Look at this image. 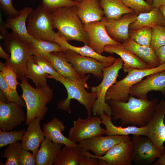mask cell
Segmentation results:
<instances>
[{
	"mask_svg": "<svg viewBox=\"0 0 165 165\" xmlns=\"http://www.w3.org/2000/svg\"><path fill=\"white\" fill-rule=\"evenodd\" d=\"M65 127L64 122L58 118L54 117L50 121L44 124L42 130L45 138L51 140L53 143L78 147L77 143L70 140L62 133Z\"/></svg>",
	"mask_w": 165,
	"mask_h": 165,
	"instance_id": "23",
	"label": "cell"
},
{
	"mask_svg": "<svg viewBox=\"0 0 165 165\" xmlns=\"http://www.w3.org/2000/svg\"><path fill=\"white\" fill-rule=\"evenodd\" d=\"M158 57L159 65L165 63V44L155 51Z\"/></svg>",
	"mask_w": 165,
	"mask_h": 165,
	"instance_id": "46",
	"label": "cell"
},
{
	"mask_svg": "<svg viewBox=\"0 0 165 165\" xmlns=\"http://www.w3.org/2000/svg\"><path fill=\"white\" fill-rule=\"evenodd\" d=\"M0 88L10 102L15 103L24 108H26L24 101L18 95L16 90L11 88L1 75Z\"/></svg>",
	"mask_w": 165,
	"mask_h": 165,
	"instance_id": "37",
	"label": "cell"
},
{
	"mask_svg": "<svg viewBox=\"0 0 165 165\" xmlns=\"http://www.w3.org/2000/svg\"><path fill=\"white\" fill-rule=\"evenodd\" d=\"M54 42L60 45L63 51L67 50H71L81 55L95 59L109 65L113 64L116 59L112 56H105L97 53L88 45H85L82 47L73 46L70 44L65 39L59 35L57 33H56Z\"/></svg>",
	"mask_w": 165,
	"mask_h": 165,
	"instance_id": "25",
	"label": "cell"
},
{
	"mask_svg": "<svg viewBox=\"0 0 165 165\" xmlns=\"http://www.w3.org/2000/svg\"><path fill=\"white\" fill-rule=\"evenodd\" d=\"M26 131L0 130V148L21 140Z\"/></svg>",
	"mask_w": 165,
	"mask_h": 165,
	"instance_id": "38",
	"label": "cell"
},
{
	"mask_svg": "<svg viewBox=\"0 0 165 165\" xmlns=\"http://www.w3.org/2000/svg\"><path fill=\"white\" fill-rule=\"evenodd\" d=\"M165 101L161 99L154 114L146 125L148 129L147 137L152 141L161 155L165 149L163 145L165 142Z\"/></svg>",
	"mask_w": 165,
	"mask_h": 165,
	"instance_id": "11",
	"label": "cell"
},
{
	"mask_svg": "<svg viewBox=\"0 0 165 165\" xmlns=\"http://www.w3.org/2000/svg\"><path fill=\"white\" fill-rule=\"evenodd\" d=\"M124 4L137 14L149 12L154 7L144 0H122Z\"/></svg>",
	"mask_w": 165,
	"mask_h": 165,
	"instance_id": "39",
	"label": "cell"
},
{
	"mask_svg": "<svg viewBox=\"0 0 165 165\" xmlns=\"http://www.w3.org/2000/svg\"><path fill=\"white\" fill-rule=\"evenodd\" d=\"M64 52L68 61L76 72L82 75L91 73L101 79L103 78V69L110 66L95 59L81 55L71 50H67Z\"/></svg>",
	"mask_w": 165,
	"mask_h": 165,
	"instance_id": "14",
	"label": "cell"
},
{
	"mask_svg": "<svg viewBox=\"0 0 165 165\" xmlns=\"http://www.w3.org/2000/svg\"><path fill=\"white\" fill-rule=\"evenodd\" d=\"M53 25L58 34L68 41H75L89 46V41L76 6L59 8L52 13Z\"/></svg>",
	"mask_w": 165,
	"mask_h": 165,
	"instance_id": "2",
	"label": "cell"
},
{
	"mask_svg": "<svg viewBox=\"0 0 165 165\" xmlns=\"http://www.w3.org/2000/svg\"><path fill=\"white\" fill-rule=\"evenodd\" d=\"M0 91V101L5 103L10 102L3 92L1 90Z\"/></svg>",
	"mask_w": 165,
	"mask_h": 165,
	"instance_id": "50",
	"label": "cell"
},
{
	"mask_svg": "<svg viewBox=\"0 0 165 165\" xmlns=\"http://www.w3.org/2000/svg\"><path fill=\"white\" fill-rule=\"evenodd\" d=\"M66 89L68 96L64 100L59 101L57 105L58 109L65 110L71 113V102L72 99L76 100L86 108L87 118L91 117L92 109L97 98L96 93L89 92L86 90L83 85L62 77L59 81Z\"/></svg>",
	"mask_w": 165,
	"mask_h": 165,
	"instance_id": "8",
	"label": "cell"
},
{
	"mask_svg": "<svg viewBox=\"0 0 165 165\" xmlns=\"http://www.w3.org/2000/svg\"><path fill=\"white\" fill-rule=\"evenodd\" d=\"M78 3L71 0H42L41 5L45 9L53 13L59 8L76 6Z\"/></svg>",
	"mask_w": 165,
	"mask_h": 165,
	"instance_id": "40",
	"label": "cell"
},
{
	"mask_svg": "<svg viewBox=\"0 0 165 165\" xmlns=\"http://www.w3.org/2000/svg\"><path fill=\"white\" fill-rule=\"evenodd\" d=\"M121 44L126 49L147 63L151 68L160 65L155 52L150 46L140 45L130 38Z\"/></svg>",
	"mask_w": 165,
	"mask_h": 165,
	"instance_id": "28",
	"label": "cell"
},
{
	"mask_svg": "<svg viewBox=\"0 0 165 165\" xmlns=\"http://www.w3.org/2000/svg\"><path fill=\"white\" fill-rule=\"evenodd\" d=\"M159 8L163 14L165 19V5L161 6L159 7Z\"/></svg>",
	"mask_w": 165,
	"mask_h": 165,
	"instance_id": "52",
	"label": "cell"
},
{
	"mask_svg": "<svg viewBox=\"0 0 165 165\" xmlns=\"http://www.w3.org/2000/svg\"><path fill=\"white\" fill-rule=\"evenodd\" d=\"M104 51L119 55L123 62V69L129 68L145 69L151 68L147 63L125 48L121 43L107 45L104 48Z\"/></svg>",
	"mask_w": 165,
	"mask_h": 165,
	"instance_id": "21",
	"label": "cell"
},
{
	"mask_svg": "<svg viewBox=\"0 0 165 165\" xmlns=\"http://www.w3.org/2000/svg\"><path fill=\"white\" fill-rule=\"evenodd\" d=\"M153 165H165V149L163 153L159 157L157 161Z\"/></svg>",
	"mask_w": 165,
	"mask_h": 165,
	"instance_id": "47",
	"label": "cell"
},
{
	"mask_svg": "<svg viewBox=\"0 0 165 165\" xmlns=\"http://www.w3.org/2000/svg\"><path fill=\"white\" fill-rule=\"evenodd\" d=\"M152 5L154 8L165 6V0H152Z\"/></svg>",
	"mask_w": 165,
	"mask_h": 165,
	"instance_id": "48",
	"label": "cell"
},
{
	"mask_svg": "<svg viewBox=\"0 0 165 165\" xmlns=\"http://www.w3.org/2000/svg\"><path fill=\"white\" fill-rule=\"evenodd\" d=\"M152 91L160 92L165 97V70L147 76L131 87L130 96L148 99V93Z\"/></svg>",
	"mask_w": 165,
	"mask_h": 165,
	"instance_id": "18",
	"label": "cell"
},
{
	"mask_svg": "<svg viewBox=\"0 0 165 165\" xmlns=\"http://www.w3.org/2000/svg\"><path fill=\"white\" fill-rule=\"evenodd\" d=\"M52 64L58 73L63 77L76 83L89 87L87 81L90 75L86 76L78 73L72 64L68 61L64 51H55L49 53L46 58Z\"/></svg>",
	"mask_w": 165,
	"mask_h": 165,
	"instance_id": "15",
	"label": "cell"
},
{
	"mask_svg": "<svg viewBox=\"0 0 165 165\" xmlns=\"http://www.w3.org/2000/svg\"><path fill=\"white\" fill-rule=\"evenodd\" d=\"M165 44V26L157 25L152 28L150 47L155 52Z\"/></svg>",
	"mask_w": 165,
	"mask_h": 165,
	"instance_id": "36",
	"label": "cell"
},
{
	"mask_svg": "<svg viewBox=\"0 0 165 165\" xmlns=\"http://www.w3.org/2000/svg\"><path fill=\"white\" fill-rule=\"evenodd\" d=\"M101 120L100 116H94L90 118H78L73 121L70 128L68 138L76 143L96 136L106 134V130L101 126Z\"/></svg>",
	"mask_w": 165,
	"mask_h": 165,
	"instance_id": "9",
	"label": "cell"
},
{
	"mask_svg": "<svg viewBox=\"0 0 165 165\" xmlns=\"http://www.w3.org/2000/svg\"><path fill=\"white\" fill-rule=\"evenodd\" d=\"M0 75L11 88L16 90L17 85L19 83L17 80V75L15 69L9 66L6 65L0 72Z\"/></svg>",
	"mask_w": 165,
	"mask_h": 165,
	"instance_id": "42",
	"label": "cell"
},
{
	"mask_svg": "<svg viewBox=\"0 0 165 165\" xmlns=\"http://www.w3.org/2000/svg\"><path fill=\"white\" fill-rule=\"evenodd\" d=\"M79 161V165H98V159L97 158L80 154Z\"/></svg>",
	"mask_w": 165,
	"mask_h": 165,
	"instance_id": "45",
	"label": "cell"
},
{
	"mask_svg": "<svg viewBox=\"0 0 165 165\" xmlns=\"http://www.w3.org/2000/svg\"><path fill=\"white\" fill-rule=\"evenodd\" d=\"M0 57L6 59V61L9 60L10 57V55L5 52L1 45L0 46Z\"/></svg>",
	"mask_w": 165,
	"mask_h": 165,
	"instance_id": "49",
	"label": "cell"
},
{
	"mask_svg": "<svg viewBox=\"0 0 165 165\" xmlns=\"http://www.w3.org/2000/svg\"><path fill=\"white\" fill-rule=\"evenodd\" d=\"M24 148L20 150L18 157V165H36V155Z\"/></svg>",
	"mask_w": 165,
	"mask_h": 165,
	"instance_id": "44",
	"label": "cell"
},
{
	"mask_svg": "<svg viewBox=\"0 0 165 165\" xmlns=\"http://www.w3.org/2000/svg\"><path fill=\"white\" fill-rule=\"evenodd\" d=\"M132 160L138 165H150L161 154L147 137L134 135Z\"/></svg>",
	"mask_w": 165,
	"mask_h": 165,
	"instance_id": "13",
	"label": "cell"
},
{
	"mask_svg": "<svg viewBox=\"0 0 165 165\" xmlns=\"http://www.w3.org/2000/svg\"><path fill=\"white\" fill-rule=\"evenodd\" d=\"M40 121L38 118L33 119L28 125L21 140L22 148L31 151L35 155L45 138L41 127Z\"/></svg>",
	"mask_w": 165,
	"mask_h": 165,
	"instance_id": "20",
	"label": "cell"
},
{
	"mask_svg": "<svg viewBox=\"0 0 165 165\" xmlns=\"http://www.w3.org/2000/svg\"><path fill=\"white\" fill-rule=\"evenodd\" d=\"M133 145L131 140L123 141L111 148L104 155L98 156L87 151L79 149L80 155L104 160L107 165H131Z\"/></svg>",
	"mask_w": 165,
	"mask_h": 165,
	"instance_id": "10",
	"label": "cell"
},
{
	"mask_svg": "<svg viewBox=\"0 0 165 165\" xmlns=\"http://www.w3.org/2000/svg\"><path fill=\"white\" fill-rule=\"evenodd\" d=\"M146 2L148 4L152 5V0H146Z\"/></svg>",
	"mask_w": 165,
	"mask_h": 165,
	"instance_id": "55",
	"label": "cell"
},
{
	"mask_svg": "<svg viewBox=\"0 0 165 165\" xmlns=\"http://www.w3.org/2000/svg\"><path fill=\"white\" fill-rule=\"evenodd\" d=\"M138 15L135 13L125 14L116 20L107 19L105 28L111 38L122 43L129 38L130 25L136 20Z\"/></svg>",
	"mask_w": 165,
	"mask_h": 165,
	"instance_id": "19",
	"label": "cell"
},
{
	"mask_svg": "<svg viewBox=\"0 0 165 165\" xmlns=\"http://www.w3.org/2000/svg\"><path fill=\"white\" fill-rule=\"evenodd\" d=\"M3 44L6 51L10 54L9 59L5 63L6 65L16 70L18 79L27 78V63L30 56L29 44L13 32L6 35Z\"/></svg>",
	"mask_w": 165,
	"mask_h": 165,
	"instance_id": "6",
	"label": "cell"
},
{
	"mask_svg": "<svg viewBox=\"0 0 165 165\" xmlns=\"http://www.w3.org/2000/svg\"><path fill=\"white\" fill-rule=\"evenodd\" d=\"M78 147L65 145L60 151L54 165H79Z\"/></svg>",
	"mask_w": 165,
	"mask_h": 165,
	"instance_id": "33",
	"label": "cell"
},
{
	"mask_svg": "<svg viewBox=\"0 0 165 165\" xmlns=\"http://www.w3.org/2000/svg\"><path fill=\"white\" fill-rule=\"evenodd\" d=\"M71 0L77 2L78 3H80L85 0Z\"/></svg>",
	"mask_w": 165,
	"mask_h": 165,
	"instance_id": "54",
	"label": "cell"
},
{
	"mask_svg": "<svg viewBox=\"0 0 165 165\" xmlns=\"http://www.w3.org/2000/svg\"><path fill=\"white\" fill-rule=\"evenodd\" d=\"M123 64L120 57L116 59L113 64L103 69L101 82L97 86L90 87L91 91L96 93L97 95L96 99L92 109L94 116H99L105 113L111 116L112 110L108 102H105V96L110 87L116 82L119 72L123 68Z\"/></svg>",
	"mask_w": 165,
	"mask_h": 165,
	"instance_id": "5",
	"label": "cell"
},
{
	"mask_svg": "<svg viewBox=\"0 0 165 165\" xmlns=\"http://www.w3.org/2000/svg\"><path fill=\"white\" fill-rule=\"evenodd\" d=\"M6 66V65L5 63H3L1 61L0 62V70L1 71Z\"/></svg>",
	"mask_w": 165,
	"mask_h": 165,
	"instance_id": "53",
	"label": "cell"
},
{
	"mask_svg": "<svg viewBox=\"0 0 165 165\" xmlns=\"http://www.w3.org/2000/svg\"><path fill=\"white\" fill-rule=\"evenodd\" d=\"M33 56L34 61L36 64L46 73L51 75L53 79L59 82L62 76L58 73L49 61L42 57Z\"/></svg>",
	"mask_w": 165,
	"mask_h": 165,
	"instance_id": "41",
	"label": "cell"
},
{
	"mask_svg": "<svg viewBox=\"0 0 165 165\" xmlns=\"http://www.w3.org/2000/svg\"><path fill=\"white\" fill-rule=\"evenodd\" d=\"M101 123L105 125L107 135H143L146 136L148 134V129L146 126L140 127L132 126L124 127L121 126L117 127L112 122V116L104 113L100 116Z\"/></svg>",
	"mask_w": 165,
	"mask_h": 165,
	"instance_id": "27",
	"label": "cell"
},
{
	"mask_svg": "<svg viewBox=\"0 0 165 165\" xmlns=\"http://www.w3.org/2000/svg\"><path fill=\"white\" fill-rule=\"evenodd\" d=\"M63 145L45 138L36 154V165H52Z\"/></svg>",
	"mask_w": 165,
	"mask_h": 165,
	"instance_id": "26",
	"label": "cell"
},
{
	"mask_svg": "<svg viewBox=\"0 0 165 165\" xmlns=\"http://www.w3.org/2000/svg\"><path fill=\"white\" fill-rule=\"evenodd\" d=\"M33 9L30 7H25L20 11V14L13 18L7 19L5 23L9 28L23 41L28 44L32 42L34 38L28 33L26 22L30 13Z\"/></svg>",
	"mask_w": 165,
	"mask_h": 165,
	"instance_id": "24",
	"label": "cell"
},
{
	"mask_svg": "<svg viewBox=\"0 0 165 165\" xmlns=\"http://www.w3.org/2000/svg\"><path fill=\"white\" fill-rule=\"evenodd\" d=\"M130 140L128 135H101L82 140L78 143L77 145L79 149L90 150L95 156H101L115 145L122 141Z\"/></svg>",
	"mask_w": 165,
	"mask_h": 165,
	"instance_id": "16",
	"label": "cell"
},
{
	"mask_svg": "<svg viewBox=\"0 0 165 165\" xmlns=\"http://www.w3.org/2000/svg\"><path fill=\"white\" fill-rule=\"evenodd\" d=\"M123 70L127 75L110 87L105 96L106 101L113 100L127 101L130 96V89L150 75L165 70V63L152 68L140 69L129 68H123Z\"/></svg>",
	"mask_w": 165,
	"mask_h": 165,
	"instance_id": "4",
	"label": "cell"
},
{
	"mask_svg": "<svg viewBox=\"0 0 165 165\" xmlns=\"http://www.w3.org/2000/svg\"><path fill=\"white\" fill-rule=\"evenodd\" d=\"M20 85L22 89V98L27 109L26 125H28L34 119L42 120L48 110L46 106L53 96V90L48 86L41 88H35L29 83L27 78L20 79Z\"/></svg>",
	"mask_w": 165,
	"mask_h": 165,
	"instance_id": "3",
	"label": "cell"
},
{
	"mask_svg": "<svg viewBox=\"0 0 165 165\" xmlns=\"http://www.w3.org/2000/svg\"><path fill=\"white\" fill-rule=\"evenodd\" d=\"M105 16L108 20H116L125 14L134 13L122 0H99Z\"/></svg>",
	"mask_w": 165,
	"mask_h": 165,
	"instance_id": "30",
	"label": "cell"
},
{
	"mask_svg": "<svg viewBox=\"0 0 165 165\" xmlns=\"http://www.w3.org/2000/svg\"><path fill=\"white\" fill-rule=\"evenodd\" d=\"M21 148L22 143L19 141L8 145L1 153V157L7 159L3 165H18V156Z\"/></svg>",
	"mask_w": 165,
	"mask_h": 165,
	"instance_id": "35",
	"label": "cell"
},
{
	"mask_svg": "<svg viewBox=\"0 0 165 165\" xmlns=\"http://www.w3.org/2000/svg\"><path fill=\"white\" fill-rule=\"evenodd\" d=\"M6 28H7L5 26V24L3 25H1L0 26V33L1 35L5 37L9 33L6 30Z\"/></svg>",
	"mask_w": 165,
	"mask_h": 165,
	"instance_id": "51",
	"label": "cell"
},
{
	"mask_svg": "<svg viewBox=\"0 0 165 165\" xmlns=\"http://www.w3.org/2000/svg\"><path fill=\"white\" fill-rule=\"evenodd\" d=\"M76 8L83 24L99 21L105 16L99 0H85L79 3Z\"/></svg>",
	"mask_w": 165,
	"mask_h": 165,
	"instance_id": "22",
	"label": "cell"
},
{
	"mask_svg": "<svg viewBox=\"0 0 165 165\" xmlns=\"http://www.w3.org/2000/svg\"><path fill=\"white\" fill-rule=\"evenodd\" d=\"M0 8L7 19L15 17L20 13L14 7L12 0H0Z\"/></svg>",
	"mask_w": 165,
	"mask_h": 165,
	"instance_id": "43",
	"label": "cell"
},
{
	"mask_svg": "<svg viewBox=\"0 0 165 165\" xmlns=\"http://www.w3.org/2000/svg\"><path fill=\"white\" fill-rule=\"evenodd\" d=\"M152 28L145 27L135 29H129V38L138 44L150 46L152 38Z\"/></svg>",
	"mask_w": 165,
	"mask_h": 165,
	"instance_id": "34",
	"label": "cell"
},
{
	"mask_svg": "<svg viewBox=\"0 0 165 165\" xmlns=\"http://www.w3.org/2000/svg\"><path fill=\"white\" fill-rule=\"evenodd\" d=\"M5 38V37H4V36L2 35H0V39H4Z\"/></svg>",
	"mask_w": 165,
	"mask_h": 165,
	"instance_id": "56",
	"label": "cell"
},
{
	"mask_svg": "<svg viewBox=\"0 0 165 165\" xmlns=\"http://www.w3.org/2000/svg\"><path fill=\"white\" fill-rule=\"evenodd\" d=\"M157 25L165 26V19L159 7H154L148 13L138 16L135 21L129 26V29H135L148 27L153 28Z\"/></svg>",
	"mask_w": 165,
	"mask_h": 165,
	"instance_id": "29",
	"label": "cell"
},
{
	"mask_svg": "<svg viewBox=\"0 0 165 165\" xmlns=\"http://www.w3.org/2000/svg\"><path fill=\"white\" fill-rule=\"evenodd\" d=\"M29 49L30 56H36L44 58L51 52L63 51L58 43L36 38H34L29 44Z\"/></svg>",
	"mask_w": 165,
	"mask_h": 165,
	"instance_id": "31",
	"label": "cell"
},
{
	"mask_svg": "<svg viewBox=\"0 0 165 165\" xmlns=\"http://www.w3.org/2000/svg\"><path fill=\"white\" fill-rule=\"evenodd\" d=\"M27 28L29 34L34 38L54 42L56 34L53 22L52 13L41 4L30 13Z\"/></svg>",
	"mask_w": 165,
	"mask_h": 165,
	"instance_id": "7",
	"label": "cell"
},
{
	"mask_svg": "<svg viewBox=\"0 0 165 165\" xmlns=\"http://www.w3.org/2000/svg\"><path fill=\"white\" fill-rule=\"evenodd\" d=\"M27 78L31 79L36 88H41L48 86L46 83L47 78H53L50 75L46 73L34 61L33 56L29 57L27 67Z\"/></svg>",
	"mask_w": 165,
	"mask_h": 165,
	"instance_id": "32",
	"label": "cell"
},
{
	"mask_svg": "<svg viewBox=\"0 0 165 165\" xmlns=\"http://www.w3.org/2000/svg\"><path fill=\"white\" fill-rule=\"evenodd\" d=\"M107 19L104 16L101 20L83 24L88 36L89 46L97 53L102 55L105 46L110 45H119L112 39L106 28Z\"/></svg>",
	"mask_w": 165,
	"mask_h": 165,
	"instance_id": "12",
	"label": "cell"
},
{
	"mask_svg": "<svg viewBox=\"0 0 165 165\" xmlns=\"http://www.w3.org/2000/svg\"><path fill=\"white\" fill-rule=\"evenodd\" d=\"M107 101L112 110V119H120L121 126L131 124L140 127L147 125L159 102L157 98L148 100L131 96L127 102L113 100Z\"/></svg>",
	"mask_w": 165,
	"mask_h": 165,
	"instance_id": "1",
	"label": "cell"
},
{
	"mask_svg": "<svg viewBox=\"0 0 165 165\" xmlns=\"http://www.w3.org/2000/svg\"><path fill=\"white\" fill-rule=\"evenodd\" d=\"M26 114L23 107L14 102L0 101V130L11 131L25 122Z\"/></svg>",
	"mask_w": 165,
	"mask_h": 165,
	"instance_id": "17",
	"label": "cell"
}]
</instances>
